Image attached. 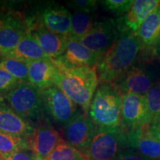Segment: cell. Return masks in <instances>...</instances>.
Segmentation results:
<instances>
[{
	"mask_svg": "<svg viewBox=\"0 0 160 160\" xmlns=\"http://www.w3.org/2000/svg\"><path fill=\"white\" fill-rule=\"evenodd\" d=\"M51 60L56 68L53 84L88 114L99 84L96 66L68 67L58 59Z\"/></svg>",
	"mask_w": 160,
	"mask_h": 160,
	"instance_id": "1",
	"label": "cell"
},
{
	"mask_svg": "<svg viewBox=\"0 0 160 160\" xmlns=\"http://www.w3.org/2000/svg\"><path fill=\"white\" fill-rule=\"evenodd\" d=\"M141 52L135 33L121 32L119 39L101 55L96 65L99 82L114 83L133 65Z\"/></svg>",
	"mask_w": 160,
	"mask_h": 160,
	"instance_id": "2",
	"label": "cell"
},
{
	"mask_svg": "<svg viewBox=\"0 0 160 160\" xmlns=\"http://www.w3.org/2000/svg\"><path fill=\"white\" fill-rule=\"evenodd\" d=\"M122 93L113 83L99 82L88 115L98 130L123 131L121 120Z\"/></svg>",
	"mask_w": 160,
	"mask_h": 160,
	"instance_id": "3",
	"label": "cell"
},
{
	"mask_svg": "<svg viewBox=\"0 0 160 160\" xmlns=\"http://www.w3.org/2000/svg\"><path fill=\"white\" fill-rule=\"evenodd\" d=\"M28 29L40 27L69 37L72 14L63 5L53 1L30 3L24 9Z\"/></svg>",
	"mask_w": 160,
	"mask_h": 160,
	"instance_id": "4",
	"label": "cell"
},
{
	"mask_svg": "<svg viewBox=\"0 0 160 160\" xmlns=\"http://www.w3.org/2000/svg\"><path fill=\"white\" fill-rule=\"evenodd\" d=\"M2 99L17 115L29 122L37 123L45 117L41 90L29 82L20 83Z\"/></svg>",
	"mask_w": 160,
	"mask_h": 160,
	"instance_id": "5",
	"label": "cell"
},
{
	"mask_svg": "<svg viewBox=\"0 0 160 160\" xmlns=\"http://www.w3.org/2000/svg\"><path fill=\"white\" fill-rule=\"evenodd\" d=\"M28 33L24 10L0 7V48L2 56L14 48Z\"/></svg>",
	"mask_w": 160,
	"mask_h": 160,
	"instance_id": "6",
	"label": "cell"
},
{
	"mask_svg": "<svg viewBox=\"0 0 160 160\" xmlns=\"http://www.w3.org/2000/svg\"><path fill=\"white\" fill-rule=\"evenodd\" d=\"M125 148L126 138L124 131L97 129L82 153L88 160H113Z\"/></svg>",
	"mask_w": 160,
	"mask_h": 160,
	"instance_id": "7",
	"label": "cell"
},
{
	"mask_svg": "<svg viewBox=\"0 0 160 160\" xmlns=\"http://www.w3.org/2000/svg\"><path fill=\"white\" fill-rule=\"evenodd\" d=\"M45 115L57 125L64 128L77 115L78 106L57 85L41 91Z\"/></svg>",
	"mask_w": 160,
	"mask_h": 160,
	"instance_id": "8",
	"label": "cell"
},
{
	"mask_svg": "<svg viewBox=\"0 0 160 160\" xmlns=\"http://www.w3.org/2000/svg\"><path fill=\"white\" fill-rule=\"evenodd\" d=\"M126 148L133 149L151 160L160 159V128L147 122L125 132Z\"/></svg>",
	"mask_w": 160,
	"mask_h": 160,
	"instance_id": "9",
	"label": "cell"
},
{
	"mask_svg": "<svg viewBox=\"0 0 160 160\" xmlns=\"http://www.w3.org/2000/svg\"><path fill=\"white\" fill-rule=\"evenodd\" d=\"M120 34L117 20L105 18L97 21L93 28L79 41L99 57L113 45Z\"/></svg>",
	"mask_w": 160,
	"mask_h": 160,
	"instance_id": "10",
	"label": "cell"
},
{
	"mask_svg": "<svg viewBox=\"0 0 160 160\" xmlns=\"http://www.w3.org/2000/svg\"><path fill=\"white\" fill-rule=\"evenodd\" d=\"M63 138L47 117L35 123L29 137L30 150L37 160H46Z\"/></svg>",
	"mask_w": 160,
	"mask_h": 160,
	"instance_id": "11",
	"label": "cell"
},
{
	"mask_svg": "<svg viewBox=\"0 0 160 160\" xmlns=\"http://www.w3.org/2000/svg\"><path fill=\"white\" fill-rule=\"evenodd\" d=\"M121 120L122 127L125 132L149 122L145 96L122 93Z\"/></svg>",
	"mask_w": 160,
	"mask_h": 160,
	"instance_id": "12",
	"label": "cell"
},
{
	"mask_svg": "<svg viewBox=\"0 0 160 160\" xmlns=\"http://www.w3.org/2000/svg\"><path fill=\"white\" fill-rule=\"evenodd\" d=\"M154 73L142 65H133L114 83L122 93L145 96L154 85Z\"/></svg>",
	"mask_w": 160,
	"mask_h": 160,
	"instance_id": "13",
	"label": "cell"
},
{
	"mask_svg": "<svg viewBox=\"0 0 160 160\" xmlns=\"http://www.w3.org/2000/svg\"><path fill=\"white\" fill-rule=\"evenodd\" d=\"M97 131L88 115L79 111L77 115L63 128L65 141L80 152L85 151Z\"/></svg>",
	"mask_w": 160,
	"mask_h": 160,
	"instance_id": "14",
	"label": "cell"
},
{
	"mask_svg": "<svg viewBox=\"0 0 160 160\" xmlns=\"http://www.w3.org/2000/svg\"><path fill=\"white\" fill-rule=\"evenodd\" d=\"M159 0H136L125 14L117 19L121 32L137 33L150 13L159 5Z\"/></svg>",
	"mask_w": 160,
	"mask_h": 160,
	"instance_id": "15",
	"label": "cell"
},
{
	"mask_svg": "<svg viewBox=\"0 0 160 160\" xmlns=\"http://www.w3.org/2000/svg\"><path fill=\"white\" fill-rule=\"evenodd\" d=\"M141 45V51L145 56L154 55V51L160 37V3L148 16L137 33Z\"/></svg>",
	"mask_w": 160,
	"mask_h": 160,
	"instance_id": "16",
	"label": "cell"
},
{
	"mask_svg": "<svg viewBox=\"0 0 160 160\" xmlns=\"http://www.w3.org/2000/svg\"><path fill=\"white\" fill-rule=\"evenodd\" d=\"M34 125L26 121L12 110L0 97V131L18 137L29 138Z\"/></svg>",
	"mask_w": 160,
	"mask_h": 160,
	"instance_id": "17",
	"label": "cell"
},
{
	"mask_svg": "<svg viewBox=\"0 0 160 160\" xmlns=\"http://www.w3.org/2000/svg\"><path fill=\"white\" fill-rule=\"evenodd\" d=\"M57 59L68 67H93L97 65L99 57L78 39L68 37L65 52Z\"/></svg>",
	"mask_w": 160,
	"mask_h": 160,
	"instance_id": "18",
	"label": "cell"
},
{
	"mask_svg": "<svg viewBox=\"0 0 160 160\" xmlns=\"http://www.w3.org/2000/svg\"><path fill=\"white\" fill-rule=\"evenodd\" d=\"M28 33L34 38L50 59H57L65 52L68 40V37L57 34L40 27L29 30Z\"/></svg>",
	"mask_w": 160,
	"mask_h": 160,
	"instance_id": "19",
	"label": "cell"
},
{
	"mask_svg": "<svg viewBox=\"0 0 160 160\" xmlns=\"http://www.w3.org/2000/svg\"><path fill=\"white\" fill-rule=\"evenodd\" d=\"M28 66V82L41 91L53 84L56 68L51 59L36 60L27 62Z\"/></svg>",
	"mask_w": 160,
	"mask_h": 160,
	"instance_id": "20",
	"label": "cell"
},
{
	"mask_svg": "<svg viewBox=\"0 0 160 160\" xmlns=\"http://www.w3.org/2000/svg\"><path fill=\"white\" fill-rule=\"evenodd\" d=\"M3 57L13 58L26 63L36 60L50 59L29 33L23 36L14 48Z\"/></svg>",
	"mask_w": 160,
	"mask_h": 160,
	"instance_id": "21",
	"label": "cell"
},
{
	"mask_svg": "<svg viewBox=\"0 0 160 160\" xmlns=\"http://www.w3.org/2000/svg\"><path fill=\"white\" fill-rule=\"evenodd\" d=\"M93 16L82 13L72 14L69 37L79 40L87 34L97 22Z\"/></svg>",
	"mask_w": 160,
	"mask_h": 160,
	"instance_id": "22",
	"label": "cell"
},
{
	"mask_svg": "<svg viewBox=\"0 0 160 160\" xmlns=\"http://www.w3.org/2000/svg\"><path fill=\"white\" fill-rule=\"evenodd\" d=\"M22 150H30L29 138L0 131V158Z\"/></svg>",
	"mask_w": 160,
	"mask_h": 160,
	"instance_id": "23",
	"label": "cell"
},
{
	"mask_svg": "<svg viewBox=\"0 0 160 160\" xmlns=\"http://www.w3.org/2000/svg\"><path fill=\"white\" fill-rule=\"evenodd\" d=\"M0 68L17 79L20 82H28V66L26 62L11 57H0Z\"/></svg>",
	"mask_w": 160,
	"mask_h": 160,
	"instance_id": "24",
	"label": "cell"
},
{
	"mask_svg": "<svg viewBox=\"0 0 160 160\" xmlns=\"http://www.w3.org/2000/svg\"><path fill=\"white\" fill-rule=\"evenodd\" d=\"M145 96L148 122L160 128V82L154 84Z\"/></svg>",
	"mask_w": 160,
	"mask_h": 160,
	"instance_id": "25",
	"label": "cell"
},
{
	"mask_svg": "<svg viewBox=\"0 0 160 160\" xmlns=\"http://www.w3.org/2000/svg\"><path fill=\"white\" fill-rule=\"evenodd\" d=\"M46 160H88L82 152L69 145L65 139L58 145Z\"/></svg>",
	"mask_w": 160,
	"mask_h": 160,
	"instance_id": "26",
	"label": "cell"
},
{
	"mask_svg": "<svg viewBox=\"0 0 160 160\" xmlns=\"http://www.w3.org/2000/svg\"><path fill=\"white\" fill-rule=\"evenodd\" d=\"M132 0H105L100 3L104 8L117 16H123L131 8Z\"/></svg>",
	"mask_w": 160,
	"mask_h": 160,
	"instance_id": "27",
	"label": "cell"
},
{
	"mask_svg": "<svg viewBox=\"0 0 160 160\" xmlns=\"http://www.w3.org/2000/svg\"><path fill=\"white\" fill-rule=\"evenodd\" d=\"M20 83L17 79L0 68V97L3 98Z\"/></svg>",
	"mask_w": 160,
	"mask_h": 160,
	"instance_id": "28",
	"label": "cell"
},
{
	"mask_svg": "<svg viewBox=\"0 0 160 160\" xmlns=\"http://www.w3.org/2000/svg\"><path fill=\"white\" fill-rule=\"evenodd\" d=\"M67 5L77 13L88 14L97 10V2L94 0H72L68 2Z\"/></svg>",
	"mask_w": 160,
	"mask_h": 160,
	"instance_id": "29",
	"label": "cell"
},
{
	"mask_svg": "<svg viewBox=\"0 0 160 160\" xmlns=\"http://www.w3.org/2000/svg\"><path fill=\"white\" fill-rule=\"evenodd\" d=\"M113 160H151L133 149L128 148L121 151Z\"/></svg>",
	"mask_w": 160,
	"mask_h": 160,
	"instance_id": "30",
	"label": "cell"
},
{
	"mask_svg": "<svg viewBox=\"0 0 160 160\" xmlns=\"http://www.w3.org/2000/svg\"><path fill=\"white\" fill-rule=\"evenodd\" d=\"M0 160H37L31 150H22L4 156Z\"/></svg>",
	"mask_w": 160,
	"mask_h": 160,
	"instance_id": "31",
	"label": "cell"
},
{
	"mask_svg": "<svg viewBox=\"0 0 160 160\" xmlns=\"http://www.w3.org/2000/svg\"><path fill=\"white\" fill-rule=\"evenodd\" d=\"M154 55L157 56V57H160V37L159 38V40H158L157 45H156L155 51H154Z\"/></svg>",
	"mask_w": 160,
	"mask_h": 160,
	"instance_id": "32",
	"label": "cell"
},
{
	"mask_svg": "<svg viewBox=\"0 0 160 160\" xmlns=\"http://www.w3.org/2000/svg\"><path fill=\"white\" fill-rule=\"evenodd\" d=\"M1 56H2V50L0 48V57H1Z\"/></svg>",
	"mask_w": 160,
	"mask_h": 160,
	"instance_id": "33",
	"label": "cell"
}]
</instances>
